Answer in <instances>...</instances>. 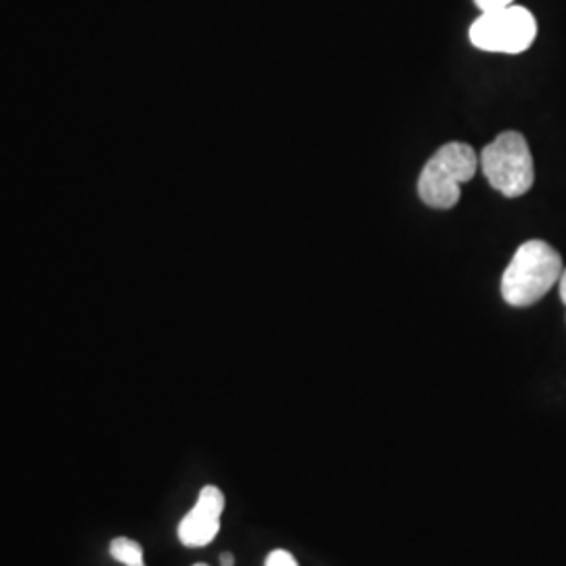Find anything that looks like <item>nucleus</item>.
Here are the masks:
<instances>
[{
    "label": "nucleus",
    "instance_id": "5",
    "mask_svg": "<svg viewBox=\"0 0 566 566\" xmlns=\"http://www.w3.org/2000/svg\"><path fill=\"white\" fill-rule=\"evenodd\" d=\"M224 510V495L219 486L208 485L200 491V497L191 512L179 525V539L182 546L203 547L221 531V514Z\"/></svg>",
    "mask_w": 566,
    "mask_h": 566
},
{
    "label": "nucleus",
    "instance_id": "9",
    "mask_svg": "<svg viewBox=\"0 0 566 566\" xmlns=\"http://www.w3.org/2000/svg\"><path fill=\"white\" fill-rule=\"evenodd\" d=\"M558 290H560V298H563V303L566 306V269L563 271V275H560V282H558Z\"/></svg>",
    "mask_w": 566,
    "mask_h": 566
},
{
    "label": "nucleus",
    "instance_id": "11",
    "mask_svg": "<svg viewBox=\"0 0 566 566\" xmlns=\"http://www.w3.org/2000/svg\"><path fill=\"white\" fill-rule=\"evenodd\" d=\"M193 566H208V565H203V563H198V565H193Z\"/></svg>",
    "mask_w": 566,
    "mask_h": 566
},
{
    "label": "nucleus",
    "instance_id": "10",
    "mask_svg": "<svg viewBox=\"0 0 566 566\" xmlns=\"http://www.w3.org/2000/svg\"><path fill=\"white\" fill-rule=\"evenodd\" d=\"M221 565H223V566L235 565V558H233V554H229V552H224V554H221Z\"/></svg>",
    "mask_w": 566,
    "mask_h": 566
},
{
    "label": "nucleus",
    "instance_id": "1",
    "mask_svg": "<svg viewBox=\"0 0 566 566\" xmlns=\"http://www.w3.org/2000/svg\"><path fill=\"white\" fill-rule=\"evenodd\" d=\"M563 256L544 240L521 243L502 275V296L510 306L539 303L560 282Z\"/></svg>",
    "mask_w": 566,
    "mask_h": 566
},
{
    "label": "nucleus",
    "instance_id": "3",
    "mask_svg": "<svg viewBox=\"0 0 566 566\" xmlns=\"http://www.w3.org/2000/svg\"><path fill=\"white\" fill-rule=\"evenodd\" d=\"M479 166L486 182L506 198H521L535 182V164L525 137L516 130L497 135L481 151Z\"/></svg>",
    "mask_w": 566,
    "mask_h": 566
},
{
    "label": "nucleus",
    "instance_id": "2",
    "mask_svg": "<svg viewBox=\"0 0 566 566\" xmlns=\"http://www.w3.org/2000/svg\"><path fill=\"white\" fill-rule=\"evenodd\" d=\"M479 156L468 143H447L428 163L418 179L420 200L434 210H449L462 198V185L474 179Z\"/></svg>",
    "mask_w": 566,
    "mask_h": 566
},
{
    "label": "nucleus",
    "instance_id": "4",
    "mask_svg": "<svg viewBox=\"0 0 566 566\" xmlns=\"http://www.w3.org/2000/svg\"><path fill=\"white\" fill-rule=\"evenodd\" d=\"M535 15L518 4L481 13V18L470 25V42L485 53L518 55L535 42Z\"/></svg>",
    "mask_w": 566,
    "mask_h": 566
},
{
    "label": "nucleus",
    "instance_id": "7",
    "mask_svg": "<svg viewBox=\"0 0 566 566\" xmlns=\"http://www.w3.org/2000/svg\"><path fill=\"white\" fill-rule=\"evenodd\" d=\"M264 566H298V563H296V558L287 549H273L266 556Z\"/></svg>",
    "mask_w": 566,
    "mask_h": 566
},
{
    "label": "nucleus",
    "instance_id": "8",
    "mask_svg": "<svg viewBox=\"0 0 566 566\" xmlns=\"http://www.w3.org/2000/svg\"><path fill=\"white\" fill-rule=\"evenodd\" d=\"M476 7L481 9V13L489 11H497V9H506L510 4H514V0H474Z\"/></svg>",
    "mask_w": 566,
    "mask_h": 566
},
{
    "label": "nucleus",
    "instance_id": "6",
    "mask_svg": "<svg viewBox=\"0 0 566 566\" xmlns=\"http://www.w3.org/2000/svg\"><path fill=\"white\" fill-rule=\"evenodd\" d=\"M109 554L122 563V565L133 566L143 563V546L135 539L128 537H116L109 544Z\"/></svg>",
    "mask_w": 566,
    "mask_h": 566
},
{
    "label": "nucleus",
    "instance_id": "12",
    "mask_svg": "<svg viewBox=\"0 0 566 566\" xmlns=\"http://www.w3.org/2000/svg\"><path fill=\"white\" fill-rule=\"evenodd\" d=\"M133 566H145V563H142V565H133Z\"/></svg>",
    "mask_w": 566,
    "mask_h": 566
}]
</instances>
